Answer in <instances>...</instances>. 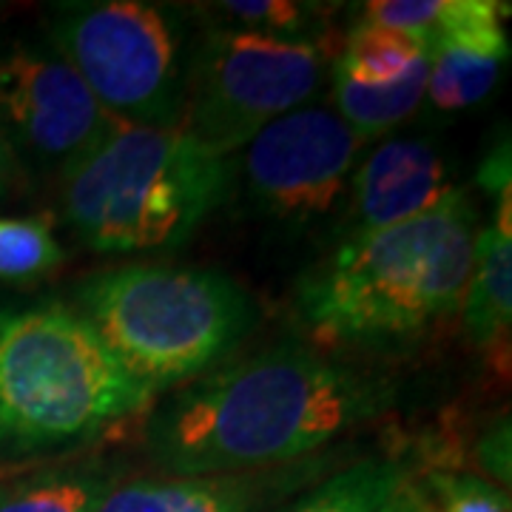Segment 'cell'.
I'll return each instance as SVG.
<instances>
[{
	"instance_id": "obj_1",
	"label": "cell",
	"mask_w": 512,
	"mask_h": 512,
	"mask_svg": "<svg viewBox=\"0 0 512 512\" xmlns=\"http://www.w3.org/2000/svg\"><path fill=\"white\" fill-rule=\"evenodd\" d=\"M393 387L299 345L231 359L183 384L146 424V453L165 476L282 470L376 419Z\"/></svg>"
},
{
	"instance_id": "obj_2",
	"label": "cell",
	"mask_w": 512,
	"mask_h": 512,
	"mask_svg": "<svg viewBox=\"0 0 512 512\" xmlns=\"http://www.w3.org/2000/svg\"><path fill=\"white\" fill-rule=\"evenodd\" d=\"M476 239V211L453 188L421 217L345 239L302 279L296 313L322 345L419 336L461 311Z\"/></svg>"
},
{
	"instance_id": "obj_3",
	"label": "cell",
	"mask_w": 512,
	"mask_h": 512,
	"mask_svg": "<svg viewBox=\"0 0 512 512\" xmlns=\"http://www.w3.org/2000/svg\"><path fill=\"white\" fill-rule=\"evenodd\" d=\"M228 185V160L183 128L117 120L60 174V200L69 228L92 251L143 254L188 242Z\"/></svg>"
},
{
	"instance_id": "obj_4",
	"label": "cell",
	"mask_w": 512,
	"mask_h": 512,
	"mask_svg": "<svg viewBox=\"0 0 512 512\" xmlns=\"http://www.w3.org/2000/svg\"><path fill=\"white\" fill-rule=\"evenodd\" d=\"M151 402L74 311H0V456L66 453Z\"/></svg>"
},
{
	"instance_id": "obj_5",
	"label": "cell",
	"mask_w": 512,
	"mask_h": 512,
	"mask_svg": "<svg viewBox=\"0 0 512 512\" xmlns=\"http://www.w3.org/2000/svg\"><path fill=\"white\" fill-rule=\"evenodd\" d=\"M77 316L157 396L228 362L256 325V305L220 271L123 265L80 279Z\"/></svg>"
},
{
	"instance_id": "obj_6",
	"label": "cell",
	"mask_w": 512,
	"mask_h": 512,
	"mask_svg": "<svg viewBox=\"0 0 512 512\" xmlns=\"http://www.w3.org/2000/svg\"><path fill=\"white\" fill-rule=\"evenodd\" d=\"M330 63L319 37H268L214 26L188 57L177 128L228 160L276 117L305 106L322 89Z\"/></svg>"
},
{
	"instance_id": "obj_7",
	"label": "cell",
	"mask_w": 512,
	"mask_h": 512,
	"mask_svg": "<svg viewBox=\"0 0 512 512\" xmlns=\"http://www.w3.org/2000/svg\"><path fill=\"white\" fill-rule=\"evenodd\" d=\"M49 43L111 117L180 126L188 60L177 18L154 3L94 0L60 6Z\"/></svg>"
},
{
	"instance_id": "obj_8",
	"label": "cell",
	"mask_w": 512,
	"mask_h": 512,
	"mask_svg": "<svg viewBox=\"0 0 512 512\" xmlns=\"http://www.w3.org/2000/svg\"><path fill=\"white\" fill-rule=\"evenodd\" d=\"M362 137L328 106H299L245 146V191L268 217L308 225L339 205Z\"/></svg>"
},
{
	"instance_id": "obj_9",
	"label": "cell",
	"mask_w": 512,
	"mask_h": 512,
	"mask_svg": "<svg viewBox=\"0 0 512 512\" xmlns=\"http://www.w3.org/2000/svg\"><path fill=\"white\" fill-rule=\"evenodd\" d=\"M117 117L100 106L55 46H12L0 52V134L40 168L60 174L92 151Z\"/></svg>"
},
{
	"instance_id": "obj_10",
	"label": "cell",
	"mask_w": 512,
	"mask_h": 512,
	"mask_svg": "<svg viewBox=\"0 0 512 512\" xmlns=\"http://www.w3.org/2000/svg\"><path fill=\"white\" fill-rule=\"evenodd\" d=\"M507 6L495 0H444L430 40V66L424 94L441 111H458L481 103L493 92L510 40L504 32Z\"/></svg>"
},
{
	"instance_id": "obj_11",
	"label": "cell",
	"mask_w": 512,
	"mask_h": 512,
	"mask_svg": "<svg viewBox=\"0 0 512 512\" xmlns=\"http://www.w3.org/2000/svg\"><path fill=\"white\" fill-rule=\"evenodd\" d=\"M453 188L450 171L433 143L419 137L387 140L353 171L350 237H365L421 217L447 200Z\"/></svg>"
},
{
	"instance_id": "obj_12",
	"label": "cell",
	"mask_w": 512,
	"mask_h": 512,
	"mask_svg": "<svg viewBox=\"0 0 512 512\" xmlns=\"http://www.w3.org/2000/svg\"><path fill=\"white\" fill-rule=\"evenodd\" d=\"M296 473L160 476L114 484L94 512H256L288 493Z\"/></svg>"
},
{
	"instance_id": "obj_13",
	"label": "cell",
	"mask_w": 512,
	"mask_h": 512,
	"mask_svg": "<svg viewBox=\"0 0 512 512\" xmlns=\"http://www.w3.org/2000/svg\"><path fill=\"white\" fill-rule=\"evenodd\" d=\"M467 339L487 348L507 336L512 319V231L487 225L478 231L473 268L461 299Z\"/></svg>"
},
{
	"instance_id": "obj_14",
	"label": "cell",
	"mask_w": 512,
	"mask_h": 512,
	"mask_svg": "<svg viewBox=\"0 0 512 512\" xmlns=\"http://www.w3.org/2000/svg\"><path fill=\"white\" fill-rule=\"evenodd\" d=\"M427 66H430V57H421L410 72H404L393 83H362L333 60L330 63V86H333V103H336L333 111L362 140L379 137L387 128L399 126L419 109L424 89H427Z\"/></svg>"
},
{
	"instance_id": "obj_15",
	"label": "cell",
	"mask_w": 512,
	"mask_h": 512,
	"mask_svg": "<svg viewBox=\"0 0 512 512\" xmlns=\"http://www.w3.org/2000/svg\"><path fill=\"white\" fill-rule=\"evenodd\" d=\"M120 473L109 464L40 470L0 484V512H94Z\"/></svg>"
},
{
	"instance_id": "obj_16",
	"label": "cell",
	"mask_w": 512,
	"mask_h": 512,
	"mask_svg": "<svg viewBox=\"0 0 512 512\" xmlns=\"http://www.w3.org/2000/svg\"><path fill=\"white\" fill-rule=\"evenodd\" d=\"M404 478L393 461L367 458L333 473L285 512H387Z\"/></svg>"
},
{
	"instance_id": "obj_17",
	"label": "cell",
	"mask_w": 512,
	"mask_h": 512,
	"mask_svg": "<svg viewBox=\"0 0 512 512\" xmlns=\"http://www.w3.org/2000/svg\"><path fill=\"white\" fill-rule=\"evenodd\" d=\"M421 57H427V46L421 40L362 20L345 37L336 63L362 83H393Z\"/></svg>"
},
{
	"instance_id": "obj_18",
	"label": "cell",
	"mask_w": 512,
	"mask_h": 512,
	"mask_svg": "<svg viewBox=\"0 0 512 512\" xmlns=\"http://www.w3.org/2000/svg\"><path fill=\"white\" fill-rule=\"evenodd\" d=\"M63 248L43 217H0V279L32 282L63 265Z\"/></svg>"
},
{
	"instance_id": "obj_19",
	"label": "cell",
	"mask_w": 512,
	"mask_h": 512,
	"mask_svg": "<svg viewBox=\"0 0 512 512\" xmlns=\"http://www.w3.org/2000/svg\"><path fill=\"white\" fill-rule=\"evenodd\" d=\"M211 18L222 20L225 29H242L268 37H308L316 6L293 3V0H225L211 6Z\"/></svg>"
},
{
	"instance_id": "obj_20",
	"label": "cell",
	"mask_w": 512,
	"mask_h": 512,
	"mask_svg": "<svg viewBox=\"0 0 512 512\" xmlns=\"http://www.w3.org/2000/svg\"><path fill=\"white\" fill-rule=\"evenodd\" d=\"M430 512H510V495L493 481L464 476L453 470H433L427 476Z\"/></svg>"
},
{
	"instance_id": "obj_21",
	"label": "cell",
	"mask_w": 512,
	"mask_h": 512,
	"mask_svg": "<svg viewBox=\"0 0 512 512\" xmlns=\"http://www.w3.org/2000/svg\"><path fill=\"white\" fill-rule=\"evenodd\" d=\"M478 464L498 481L510 484V421L493 427L484 439L478 441Z\"/></svg>"
},
{
	"instance_id": "obj_22",
	"label": "cell",
	"mask_w": 512,
	"mask_h": 512,
	"mask_svg": "<svg viewBox=\"0 0 512 512\" xmlns=\"http://www.w3.org/2000/svg\"><path fill=\"white\" fill-rule=\"evenodd\" d=\"M481 185H487L495 197L510 191V151L507 146L493 151V157L481 168Z\"/></svg>"
},
{
	"instance_id": "obj_23",
	"label": "cell",
	"mask_w": 512,
	"mask_h": 512,
	"mask_svg": "<svg viewBox=\"0 0 512 512\" xmlns=\"http://www.w3.org/2000/svg\"><path fill=\"white\" fill-rule=\"evenodd\" d=\"M387 512H430V507H427V498H424L419 487H413L410 478H404Z\"/></svg>"
},
{
	"instance_id": "obj_24",
	"label": "cell",
	"mask_w": 512,
	"mask_h": 512,
	"mask_svg": "<svg viewBox=\"0 0 512 512\" xmlns=\"http://www.w3.org/2000/svg\"><path fill=\"white\" fill-rule=\"evenodd\" d=\"M12 180H15V154L6 143V137L0 134V197L9 191Z\"/></svg>"
}]
</instances>
